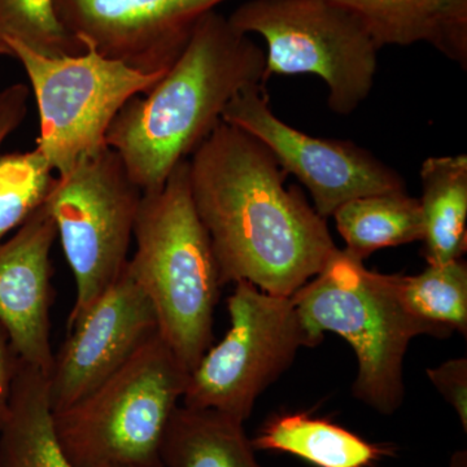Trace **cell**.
I'll list each match as a JSON object with an SVG mask.
<instances>
[{
	"label": "cell",
	"mask_w": 467,
	"mask_h": 467,
	"mask_svg": "<svg viewBox=\"0 0 467 467\" xmlns=\"http://www.w3.org/2000/svg\"><path fill=\"white\" fill-rule=\"evenodd\" d=\"M423 256L429 265L462 259L467 248V155L432 156L420 171Z\"/></svg>",
	"instance_id": "cell-17"
},
{
	"label": "cell",
	"mask_w": 467,
	"mask_h": 467,
	"mask_svg": "<svg viewBox=\"0 0 467 467\" xmlns=\"http://www.w3.org/2000/svg\"><path fill=\"white\" fill-rule=\"evenodd\" d=\"M18 364H20V358L12 348L7 333L0 325V427L8 417L12 387H14Z\"/></svg>",
	"instance_id": "cell-25"
},
{
	"label": "cell",
	"mask_w": 467,
	"mask_h": 467,
	"mask_svg": "<svg viewBox=\"0 0 467 467\" xmlns=\"http://www.w3.org/2000/svg\"><path fill=\"white\" fill-rule=\"evenodd\" d=\"M364 24L380 48L426 43L467 70V0H330Z\"/></svg>",
	"instance_id": "cell-14"
},
{
	"label": "cell",
	"mask_w": 467,
	"mask_h": 467,
	"mask_svg": "<svg viewBox=\"0 0 467 467\" xmlns=\"http://www.w3.org/2000/svg\"><path fill=\"white\" fill-rule=\"evenodd\" d=\"M158 333L152 304L125 266L115 284L67 331L54 356L47 377L52 411L94 391Z\"/></svg>",
	"instance_id": "cell-12"
},
{
	"label": "cell",
	"mask_w": 467,
	"mask_h": 467,
	"mask_svg": "<svg viewBox=\"0 0 467 467\" xmlns=\"http://www.w3.org/2000/svg\"><path fill=\"white\" fill-rule=\"evenodd\" d=\"M450 467H467V451L462 450L454 451L453 456L451 457Z\"/></svg>",
	"instance_id": "cell-26"
},
{
	"label": "cell",
	"mask_w": 467,
	"mask_h": 467,
	"mask_svg": "<svg viewBox=\"0 0 467 467\" xmlns=\"http://www.w3.org/2000/svg\"><path fill=\"white\" fill-rule=\"evenodd\" d=\"M29 88L24 84L9 85L0 90V149L9 135L23 124Z\"/></svg>",
	"instance_id": "cell-24"
},
{
	"label": "cell",
	"mask_w": 467,
	"mask_h": 467,
	"mask_svg": "<svg viewBox=\"0 0 467 467\" xmlns=\"http://www.w3.org/2000/svg\"><path fill=\"white\" fill-rule=\"evenodd\" d=\"M0 55H7V57H11V51L8 50L5 46H0Z\"/></svg>",
	"instance_id": "cell-27"
},
{
	"label": "cell",
	"mask_w": 467,
	"mask_h": 467,
	"mask_svg": "<svg viewBox=\"0 0 467 467\" xmlns=\"http://www.w3.org/2000/svg\"><path fill=\"white\" fill-rule=\"evenodd\" d=\"M285 178L263 143L223 119L190 156L193 205L223 285L291 297L337 250L325 218Z\"/></svg>",
	"instance_id": "cell-1"
},
{
	"label": "cell",
	"mask_w": 467,
	"mask_h": 467,
	"mask_svg": "<svg viewBox=\"0 0 467 467\" xmlns=\"http://www.w3.org/2000/svg\"><path fill=\"white\" fill-rule=\"evenodd\" d=\"M142 195L109 146L55 177L45 204L75 278L67 331L124 272Z\"/></svg>",
	"instance_id": "cell-7"
},
{
	"label": "cell",
	"mask_w": 467,
	"mask_h": 467,
	"mask_svg": "<svg viewBox=\"0 0 467 467\" xmlns=\"http://www.w3.org/2000/svg\"><path fill=\"white\" fill-rule=\"evenodd\" d=\"M161 459L164 467H264L244 422L182 404L169 423Z\"/></svg>",
	"instance_id": "cell-18"
},
{
	"label": "cell",
	"mask_w": 467,
	"mask_h": 467,
	"mask_svg": "<svg viewBox=\"0 0 467 467\" xmlns=\"http://www.w3.org/2000/svg\"><path fill=\"white\" fill-rule=\"evenodd\" d=\"M427 377L439 393L459 416L463 431H467V359H448L439 367L429 368Z\"/></svg>",
	"instance_id": "cell-23"
},
{
	"label": "cell",
	"mask_w": 467,
	"mask_h": 467,
	"mask_svg": "<svg viewBox=\"0 0 467 467\" xmlns=\"http://www.w3.org/2000/svg\"><path fill=\"white\" fill-rule=\"evenodd\" d=\"M265 51L220 12H208L167 73L117 113L106 143L143 193L158 192L221 122L244 88L265 85Z\"/></svg>",
	"instance_id": "cell-2"
},
{
	"label": "cell",
	"mask_w": 467,
	"mask_h": 467,
	"mask_svg": "<svg viewBox=\"0 0 467 467\" xmlns=\"http://www.w3.org/2000/svg\"><path fill=\"white\" fill-rule=\"evenodd\" d=\"M55 177L38 149L0 156V242L41 207Z\"/></svg>",
	"instance_id": "cell-21"
},
{
	"label": "cell",
	"mask_w": 467,
	"mask_h": 467,
	"mask_svg": "<svg viewBox=\"0 0 467 467\" xmlns=\"http://www.w3.org/2000/svg\"><path fill=\"white\" fill-rule=\"evenodd\" d=\"M291 299L310 346L321 344L325 333L350 344L358 358L353 396L382 416H392L404 402V358L411 340L451 335L407 308L399 275L368 270L346 248L335 251Z\"/></svg>",
	"instance_id": "cell-4"
},
{
	"label": "cell",
	"mask_w": 467,
	"mask_h": 467,
	"mask_svg": "<svg viewBox=\"0 0 467 467\" xmlns=\"http://www.w3.org/2000/svg\"><path fill=\"white\" fill-rule=\"evenodd\" d=\"M126 269L155 310L159 335L187 371L213 344L221 284L207 230L193 205L189 160L142 195Z\"/></svg>",
	"instance_id": "cell-3"
},
{
	"label": "cell",
	"mask_w": 467,
	"mask_h": 467,
	"mask_svg": "<svg viewBox=\"0 0 467 467\" xmlns=\"http://www.w3.org/2000/svg\"><path fill=\"white\" fill-rule=\"evenodd\" d=\"M7 41L21 43L48 57L85 51L84 46L61 26L54 0H0V46L7 47Z\"/></svg>",
	"instance_id": "cell-22"
},
{
	"label": "cell",
	"mask_w": 467,
	"mask_h": 467,
	"mask_svg": "<svg viewBox=\"0 0 467 467\" xmlns=\"http://www.w3.org/2000/svg\"><path fill=\"white\" fill-rule=\"evenodd\" d=\"M264 85L239 92L223 110L226 124L263 143L285 173L306 187L313 208L327 220L343 204L376 193L407 192L395 169L348 140H325L285 124L270 109Z\"/></svg>",
	"instance_id": "cell-10"
},
{
	"label": "cell",
	"mask_w": 467,
	"mask_h": 467,
	"mask_svg": "<svg viewBox=\"0 0 467 467\" xmlns=\"http://www.w3.org/2000/svg\"><path fill=\"white\" fill-rule=\"evenodd\" d=\"M227 18L265 41V84L275 76L318 77L339 116L352 115L373 90L380 47L355 15L330 0H248Z\"/></svg>",
	"instance_id": "cell-6"
},
{
	"label": "cell",
	"mask_w": 467,
	"mask_h": 467,
	"mask_svg": "<svg viewBox=\"0 0 467 467\" xmlns=\"http://www.w3.org/2000/svg\"><path fill=\"white\" fill-rule=\"evenodd\" d=\"M57 238L54 218L43 202L11 238L0 242V325L17 358L47 377L55 356L51 248Z\"/></svg>",
	"instance_id": "cell-13"
},
{
	"label": "cell",
	"mask_w": 467,
	"mask_h": 467,
	"mask_svg": "<svg viewBox=\"0 0 467 467\" xmlns=\"http://www.w3.org/2000/svg\"><path fill=\"white\" fill-rule=\"evenodd\" d=\"M189 371L159 333L98 389L52 411L73 467H164L169 423L182 402Z\"/></svg>",
	"instance_id": "cell-5"
},
{
	"label": "cell",
	"mask_w": 467,
	"mask_h": 467,
	"mask_svg": "<svg viewBox=\"0 0 467 467\" xmlns=\"http://www.w3.org/2000/svg\"><path fill=\"white\" fill-rule=\"evenodd\" d=\"M333 217L346 250L361 260L383 248L423 239L420 201L407 192L353 199L337 209Z\"/></svg>",
	"instance_id": "cell-19"
},
{
	"label": "cell",
	"mask_w": 467,
	"mask_h": 467,
	"mask_svg": "<svg viewBox=\"0 0 467 467\" xmlns=\"http://www.w3.org/2000/svg\"><path fill=\"white\" fill-rule=\"evenodd\" d=\"M226 0H54L58 21L84 46L146 73L177 60L195 24Z\"/></svg>",
	"instance_id": "cell-11"
},
{
	"label": "cell",
	"mask_w": 467,
	"mask_h": 467,
	"mask_svg": "<svg viewBox=\"0 0 467 467\" xmlns=\"http://www.w3.org/2000/svg\"><path fill=\"white\" fill-rule=\"evenodd\" d=\"M32 84L39 113L36 149L57 175L107 146L117 113L131 98L150 90L167 70L146 73L104 57L82 54L48 57L15 41L5 42Z\"/></svg>",
	"instance_id": "cell-8"
},
{
	"label": "cell",
	"mask_w": 467,
	"mask_h": 467,
	"mask_svg": "<svg viewBox=\"0 0 467 467\" xmlns=\"http://www.w3.org/2000/svg\"><path fill=\"white\" fill-rule=\"evenodd\" d=\"M251 442L254 451H284L316 467H373L395 451L392 445L365 441L330 420L303 413L270 418Z\"/></svg>",
	"instance_id": "cell-15"
},
{
	"label": "cell",
	"mask_w": 467,
	"mask_h": 467,
	"mask_svg": "<svg viewBox=\"0 0 467 467\" xmlns=\"http://www.w3.org/2000/svg\"><path fill=\"white\" fill-rule=\"evenodd\" d=\"M227 312L229 330L190 371L182 405L245 422L257 399L291 367L297 352L312 346L291 297L236 282Z\"/></svg>",
	"instance_id": "cell-9"
},
{
	"label": "cell",
	"mask_w": 467,
	"mask_h": 467,
	"mask_svg": "<svg viewBox=\"0 0 467 467\" xmlns=\"http://www.w3.org/2000/svg\"><path fill=\"white\" fill-rule=\"evenodd\" d=\"M402 301L427 324L467 334V265L462 259L429 265L417 275H399Z\"/></svg>",
	"instance_id": "cell-20"
},
{
	"label": "cell",
	"mask_w": 467,
	"mask_h": 467,
	"mask_svg": "<svg viewBox=\"0 0 467 467\" xmlns=\"http://www.w3.org/2000/svg\"><path fill=\"white\" fill-rule=\"evenodd\" d=\"M0 467H73L55 432L47 376L21 359L0 427Z\"/></svg>",
	"instance_id": "cell-16"
}]
</instances>
